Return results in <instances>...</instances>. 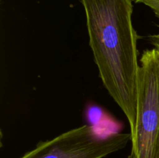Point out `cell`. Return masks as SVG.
I'll return each mask as SVG.
<instances>
[{
    "instance_id": "3957f363",
    "label": "cell",
    "mask_w": 159,
    "mask_h": 158,
    "mask_svg": "<svg viewBox=\"0 0 159 158\" xmlns=\"http://www.w3.org/2000/svg\"><path fill=\"white\" fill-rule=\"evenodd\" d=\"M130 133L101 134L85 125L41 142L20 158H103L125 148Z\"/></svg>"
},
{
    "instance_id": "277c9868",
    "label": "cell",
    "mask_w": 159,
    "mask_h": 158,
    "mask_svg": "<svg viewBox=\"0 0 159 158\" xmlns=\"http://www.w3.org/2000/svg\"><path fill=\"white\" fill-rule=\"evenodd\" d=\"M134 2L148 6L159 20V0H134Z\"/></svg>"
},
{
    "instance_id": "7a4b0ae2",
    "label": "cell",
    "mask_w": 159,
    "mask_h": 158,
    "mask_svg": "<svg viewBox=\"0 0 159 158\" xmlns=\"http://www.w3.org/2000/svg\"><path fill=\"white\" fill-rule=\"evenodd\" d=\"M139 62L131 158H159V52L145 50Z\"/></svg>"
},
{
    "instance_id": "6da1fadb",
    "label": "cell",
    "mask_w": 159,
    "mask_h": 158,
    "mask_svg": "<svg viewBox=\"0 0 159 158\" xmlns=\"http://www.w3.org/2000/svg\"><path fill=\"white\" fill-rule=\"evenodd\" d=\"M85 10L89 46L102 84L128 120L136 126L138 34L133 26L134 0H80Z\"/></svg>"
},
{
    "instance_id": "5b68a950",
    "label": "cell",
    "mask_w": 159,
    "mask_h": 158,
    "mask_svg": "<svg viewBox=\"0 0 159 158\" xmlns=\"http://www.w3.org/2000/svg\"><path fill=\"white\" fill-rule=\"evenodd\" d=\"M148 39L151 44L154 46L155 49H156L159 52V32L156 34L151 35Z\"/></svg>"
}]
</instances>
